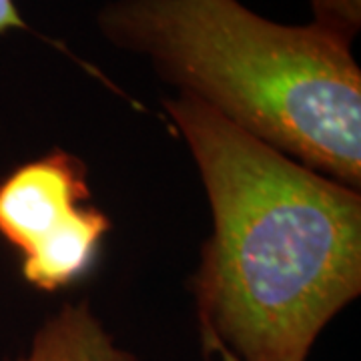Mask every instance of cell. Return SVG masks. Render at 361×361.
Here are the masks:
<instances>
[{
    "mask_svg": "<svg viewBox=\"0 0 361 361\" xmlns=\"http://www.w3.org/2000/svg\"><path fill=\"white\" fill-rule=\"evenodd\" d=\"M163 106L211 213L191 277L201 339L239 361H307L323 329L361 293V191L191 97Z\"/></svg>",
    "mask_w": 361,
    "mask_h": 361,
    "instance_id": "obj_1",
    "label": "cell"
},
{
    "mask_svg": "<svg viewBox=\"0 0 361 361\" xmlns=\"http://www.w3.org/2000/svg\"><path fill=\"white\" fill-rule=\"evenodd\" d=\"M97 28L177 94L349 187H361V68L317 26L241 0H109Z\"/></svg>",
    "mask_w": 361,
    "mask_h": 361,
    "instance_id": "obj_2",
    "label": "cell"
},
{
    "mask_svg": "<svg viewBox=\"0 0 361 361\" xmlns=\"http://www.w3.org/2000/svg\"><path fill=\"white\" fill-rule=\"evenodd\" d=\"M90 197L87 163L61 147L0 179V239L18 255L26 285L59 293L99 265L113 221Z\"/></svg>",
    "mask_w": 361,
    "mask_h": 361,
    "instance_id": "obj_3",
    "label": "cell"
},
{
    "mask_svg": "<svg viewBox=\"0 0 361 361\" xmlns=\"http://www.w3.org/2000/svg\"><path fill=\"white\" fill-rule=\"evenodd\" d=\"M14 361H137L121 348L87 299L65 303L37 329L30 348Z\"/></svg>",
    "mask_w": 361,
    "mask_h": 361,
    "instance_id": "obj_4",
    "label": "cell"
},
{
    "mask_svg": "<svg viewBox=\"0 0 361 361\" xmlns=\"http://www.w3.org/2000/svg\"><path fill=\"white\" fill-rule=\"evenodd\" d=\"M311 25L353 49L361 30V0H310Z\"/></svg>",
    "mask_w": 361,
    "mask_h": 361,
    "instance_id": "obj_5",
    "label": "cell"
},
{
    "mask_svg": "<svg viewBox=\"0 0 361 361\" xmlns=\"http://www.w3.org/2000/svg\"><path fill=\"white\" fill-rule=\"evenodd\" d=\"M32 28L26 23L16 0H0V37L11 32H30Z\"/></svg>",
    "mask_w": 361,
    "mask_h": 361,
    "instance_id": "obj_6",
    "label": "cell"
},
{
    "mask_svg": "<svg viewBox=\"0 0 361 361\" xmlns=\"http://www.w3.org/2000/svg\"><path fill=\"white\" fill-rule=\"evenodd\" d=\"M203 348H205L207 353L219 357V361H239L229 349H225L221 343H217V341H203Z\"/></svg>",
    "mask_w": 361,
    "mask_h": 361,
    "instance_id": "obj_7",
    "label": "cell"
}]
</instances>
